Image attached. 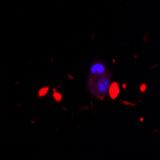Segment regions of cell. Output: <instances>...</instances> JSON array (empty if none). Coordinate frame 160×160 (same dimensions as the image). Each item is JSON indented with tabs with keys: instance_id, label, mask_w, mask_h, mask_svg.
Returning a JSON list of instances; mask_svg holds the SVG:
<instances>
[{
	"instance_id": "cell-1",
	"label": "cell",
	"mask_w": 160,
	"mask_h": 160,
	"mask_svg": "<svg viewBox=\"0 0 160 160\" xmlns=\"http://www.w3.org/2000/svg\"><path fill=\"white\" fill-rule=\"evenodd\" d=\"M109 72L103 75H89L87 81V88L97 99H105L110 85Z\"/></svg>"
},
{
	"instance_id": "cell-2",
	"label": "cell",
	"mask_w": 160,
	"mask_h": 160,
	"mask_svg": "<svg viewBox=\"0 0 160 160\" xmlns=\"http://www.w3.org/2000/svg\"><path fill=\"white\" fill-rule=\"evenodd\" d=\"M108 72V70L107 69L106 64L102 62H96L90 67V75H103Z\"/></svg>"
},
{
	"instance_id": "cell-3",
	"label": "cell",
	"mask_w": 160,
	"mask_h": 160,
	"mask_svg": "<svg viewBox=\"0 0 160 160\" xmlns=\"http://www.w3.org/2000/svg\"><path fill=\"white\" fill-rule=\"evenodd\" d=\"M119 92H120V89H119L118 84L116 82L110 83L109 88H108V92L109 94V96L112 99H115V98H117V96L119 95Z\"/></svg>"
},
{
	"instance_id": "cell-4",
	"label": "cell",
	"mask_w": 160,
	"mask_h": 160,
	"mask_svg": "<svg viewBox=\"0 0 160 160\" xmlns=\"http://www.w3.org/2000/svg\"><path fill=\"white\" fill-rule=\"evenodd\" d=\"M47 92H48V87H44V88L39 89V91H38V96H39V97H43Z\"/></svg>"
},
{
	"instance_id": "cell-5",
	"label": "cell",
	"mask_w": 160,
	"mask_h": 160,
	"mask_svg": "<svg viewBox=\"0 0 160 160\" xmlns=\"http://www.w3.org/2000/svg\"><path fill=\"white\" fill-rule=\"evenodd\" d=\"M62 95L61 94H59L58 92H55V94H54V98L56 99V101H58V102H61V100H62Z\"/></svg>"
},
{
	"instance_id": "cell-6",
	"label": "cell",
	"mask_w": 160,
	"mask_h": 160,
	"mask_svg": "<svg viewBox=\"0 0 160 160\" xmlns=\"http://www.w3.org/2000/svg\"><path fill=\"white\" fill-rule=\"evenodd\" d=\"M145 88H146V85H142V87H141V91L143 92V91H145Z\"/></svg>"
}]
</instances>
